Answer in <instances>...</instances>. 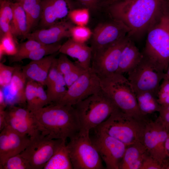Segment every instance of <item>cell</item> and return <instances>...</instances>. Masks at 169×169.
<instances>
[{"label":"cell","instance_id":"1","mask_svg":"<svg viewBox=\"0 0 169 169\" xmlns=\"http://www.w3.org/2000/svg\"><path fill=\"white\" fill-rule=\"evenodd\" d=\"M166 4V0H125L112 3L106 9L109 16L128 28L127 36L135 41L146 35Z\"/></svg>","mask_w":169,"mask_h":169},{"label":"cell","instance_id":"2","mask_svg":"<svg viewBox=\"0 0 169 169\" xmlns=\"http://www.w3.org/2000/svg\"><path fill=\"white\" fill-rule=\"evenodd\" d=\"M30 111L40 134L48 139L66 141L80 131L79 120L74 106L53 103Z\"/></svg>","mask_w":169,"mask_h":169},{"label":"cell","instance_id":"3","mask_svg":"<svg viewBox=\"0 0 169 169\" xmlns=\"http://www.w3.org/2000/svg\"><path fill=\"white\" fill-rule=\"evenodd\" d=\"M142 53L160 72L169 65V13L166 7L148 31Z\"/></svg>","mask_w":169,"mask_h":169},{"label":"cell","instance_id":"4","mask_svg":"<svg viewBox=\"0 0 169 169\" xmlns=\"http://www.w3.org/2000/svg\"><path fill=\"white\" fill-rule=\"evenodd\" d=\"M78 115L80 131L90 133L118 108L101 89L73 106Z\"/></svg>","mask_w":169,"mask_h":169},{"label":"cell","instance_id":"5","mask_svg":"<svg viewBox=\"0 0 169 169\" xmlns=\"http://www.w3.org/2000/svg\"><path fill=\"white\" fill-rule=\"evenodd\" d=\"M99 79L101 89L118 108L138 119L147 121L139 109L134 90L123 74L115 73Z\"/></svg>","mask_w":169,"mask_h":169},{"label":"cell","instance_id":"6","mask_svg":"<svg viewBox=\"0 0 169 169\" xmlns=\"http://www.w3.org/2000/svg\"><path fill=\"white\" fill-rule=\"evenodd\" d=\"M147 121L135 118L117 108L105 120L95 128L120 141L127 146L137 142L143 143Z\"/></svg>","mask_w":169,"mask_h":169},{"label":"cell","instance_id":"7","mask_svg":"<svg viewBox=\"0 0 169 169\" xmlns=\"http://www.w3.org/2000/svg\"><path fill=\"white\" fill-rule=\"evenodd\" d=\"M74 169H102V159L92 144L90 133L80 131L66 145Z\"/></svg>","mask_w":169,"mask_h":169},{"label":"cell","instance_id":"8","mask_svg":"<svg viewBox=\"0 0 169 169\" xmlns=\"http://www.w3.org/2000/svg\"><path fill=\"white\" fill-rule=\"evenodd\" d=\"M164 73L143 55L138 64L128 73V79L135 94L151 91L158 95Z\"/></svg>","mask_w":169,"mask_h":169},{"label":"cell","instance_id":"9","mask_svg":"<svg viewBox=\"0 0 169 169\" xmlns=\"http://www.w3.org/2000/svg\"><path fill=\"white\" fill-rule=\"evenodd\" d=\"M129 39L127 35L107 47L92 53L90 68L99 78L116 72L121 53Z\"/></svg>","mask_w":169,"mask_h":169},{"label":"cell","instance_id":"10","mask_svg":"<svg viewBox=\"0 0 169 169\" xmlns=\"http://www.w3.org/2000/svg\"><path fill=\"white\" fill-rule=\"evenodd\" d=\"M95 129L92 142L105 162L107 169H119L127 146L105 132Z\"/></svg>","mask_w":169,"mask_h":169},{"label":"cell","instance_id":"11","mask_svg":"<svg viewBox=\"0 0 169 169\" xmlns=\"http://www.w3.org/2000/svg\"><path fill=\"white\" fill-rule=\"evenodd\" d=\"M30 138L29 145L20 154L28 161L32 169H44L63 141L48 139L40 133Z\"/></svg>","mask_w":169,"mask_h":169},{"label":"cell","instance_id":"12","mask_svg":"<svg viewBox=\"0 0 169 169\" xmlns=\"http://www.w3.org/2000/svg\"><path fill=\"white\" fill-rule=\"evenodd\" d=\"M101 89L99 78L90 68L67 89L64 96L56 103L73 106Z\"/></svg>","mask_w":169,"mask_h":169},{"label":"cell","instance_id":"13","mask_svg":"<svg viewBox=\"0 0 169 169\" xmlns=\"http://www.w3.org/2000/svg\"><path fill=\"white\" fill-rule=\"evenodd\" d=\"M168 132L158 118L155 121H148L144 131L143 144L149 155L157 161L165 169L169 162L165 144Z\"/></svg>","mask_w":169,"mask_h":169},{"label":"cell","instance_id":"14","mask_svg":"<svg viewBox=\"0 0 169 169\" xmlns=\"http://www.w3.org/2000/svg\"><path fill=\"white\" fill-rule=\"evenodd\" d=\"M129 31L122 23L111 17L110 20L99 23L94 29L91 37L90 47L92 53L125 37Z\"/></svg>","mask_w":169,"mask_h":169},{"label":"cell","instance_id":"15","mask_svg":"<svg viewBox=\"0 0 169 169\" xmlns=\"http://www.w3.org/2000/svg\"><path fill=\"white\" fill-rule=\"evenodd\" d=\"M6 111L7 125L13 129L30 137L40 133L32 114L27 108L13 105Z\"/></svg>","mask_w":169,"mask_h":169},{"label":"cell","instance_id":"16","mask_svg":"<svg viewBox=\"0 0 169 169\" xmlns=\"http://www.w3.org/2000/svg\"><path fill=\"white\" fill-rule=\"evenodd\" d=\"M40 25L48 28L64 20L70 11L74 9L71 0H42Z\"/></svg>","mask_w":169,"mask_h":169},{"label":"cell","instance_id":"17","mask_svg":"<svg viewBox=\"0 0 169 169\" xmlns=\"http://www.w3.org/2000/svg\"><path fill=\"white\" fill-rule=\"evenodd\" d=\"M74 26L71 22L64 20L49 28L29 33L24 37L45 45L57 43L63 38L71 37V30Z\"/></svg>","mask_w":169,"mask_h":169},{"label":"cell","instance_id":"18","mask_svg":"<svg viewBox=\"0 0 169 169\" xmlns=\"http://www.w3.org/2000/svg\"><path fill=\"white\" fill-rule=\"evenodd\" d=\"M27 80L21 69L16 67L10 84L6 87L1 88L7 105L12 106L15 104H23L26 103L25 89Z\"/></svg>","mask_w":169,"mask_h":169},{"label":"cell","instance_id":"19","mask_svg":"<svg viewBox=\"0 0 169 169\" xmlns=\"http://www.w3.org/2000/svg\"><path fill=\"white\" fill-rule=\"evenodd\" d=\"M59 52L76 59L75 63L84 70L90 68L92 50L85 43L77 42L70 38L61 45Z\"/></svg>","mask_w":169,"mask_h":169},{"label":"cell","instance_id":"20","mask_svg":"<svg viewBox=\"0 0 169 169\" xmlns=\"http://www.w3.org/2000/svg\"><path fill=\"white\" fill-rule=\"evenodd\" d=\"M55 54L48 55L39 60H32L22 67V71L27 79L45 85L49 70L55 58Z\"/></svg>","mask_w":169,"mask_h":169},{"label":"cell","instance_id":"21","mask_svg":"<svg viewBox=\"0 0 169 169\" xmlns=\"http://www.w3.org/2000/svg\"><path fill=\"white\" fill-rule=\"evenodd\" d=\"M148 155L147 148L142 142H137L128 146L119 169H140L144 160Z\"/></svg>","mask_w":169,"mask_h":169},{"label":"cell","instance_id":"22","mask_svg":"<svg viewBox=\"0 0 169 169\" xmlns=\"http://www.w3.org/2000/svg\"><path fill=\"white\" fill-rule=\"evenodd\" d=\"M143 57L134 41L129 38L121 53L118 68L116 73L123 74L135 67Z\"/></svg>","mask_w":169,"mask_h":169},{"label":"cell","instance_id":"23","mask_svg":"<svg viewBox=\"0 0 169 169\" xmlns=\"http://www.w3.org/2000/svg\"><path fill=\"white\" fill-rule=\"evenodd\" d=\"M60 54L57 59V67L59 71L63 76L68 88L85 70L75 63L72 62L66 55Z\"/></svg>","mask_w":169,"mask_h":169},{"label":"cell","instance_id":"24","mask_svg":"<svg viewBox=\"0 0 169 169\" xmlns=\"http://www.w3.org/2000/svg\"><path fill=\"white\" fill-rule=\"evenodd\" d=\"M66 141H63L44 169H73Z\"/></svg>","mask_w":169,"mask_h":169},{"label":"cell","instance_id":"25","mask_svg":"<svg viewBox=\"0 0 169 169\" xmlns=\"http://www.w3.org/2000/svg\"><path fill=\"white\" fill-rule=\"evenodd\" d=\"M10 2L13 11V17L10 24L11 32L13 35H22L25 37L28 33L25 13L19 3Z\"/></svg>","mask_w":169,"mask_h":169},{"label":"cell","instance_id":"26","mask_svg":"<svg viewBox=\"0 0 169 169\" xmlns=\"http://www.w3.org/2000/svg\"><path fill=\"white\" fill-rule=\"evenodd\" d=\"M5 127L8 137V158L21 153L28 146L30 140L28 136L18 132L9 126Z\"/></svg>","mask_w":169,"mask_h":169},{"label":"cell","instance_id":"27","mask_svg":"<svg viewBox=\"0 0 169 169\" xmlns=\"http://www.w3.org/2000/svg\"><path fill=\"white\" fill-rule=\"evenodd\" d=\"M139 109L145 116L159 112L161 105L157 100V95L152 92L146 91L135 94Z\"/></svg>","mask_w":169,"mask_h":169},{"label":"cell","instance_id":"28","mask_svg":"<svg viewBox=\"0 0 169 169\" xmlns=\"http://www.w3.org/2000/svg\"><path fill=\"white\" fill-rule=\"evenodd\" d=\"M41 1L42 0H23L19 2L26 14L28 33H30L32 28L40 19L42 13Z\"/></svg>","mask_w":169,"mask_h":169},{"label":"cell","instance_id":"29","mask_svg":"<svg viewBox=\"0 0 169 169\" xmlns=\"http://www.w3.org/2000/svg\"><path fill=\"white\" fill-rule=\"evenodd\" d=\"M61 45L59 43L44 45L37 49L27 53L18 56H12L11 62H18L25 59H29L32 60L40 59L47 55L59 52Z\"/></svg>","mask_w":169,"mask_h":169},{"label":"cell","instance_id":"30","mask_svg":"<svg viewBox=\"0 0 169 169\" xmlns=\"http://www.w3.org/2000/svg\"><path fill=\"white\" fill-rule=\"evenodd\" d=\"M13 17L11 2L0 0V28L1 36L11 31L10 24Z\"/></svg>","mask_w":169,"mask_h":169},{"label":"cell","instance_id":"31","mask_svg":"<svg viewBox=\"0 0 169 169\" xmlns=\"http://www.w3.org/2000/svg\"><path fill=\"white\" fill-rule=\"evenodd\" d=\"M67 89L63 76L61 74L57 79L47 88L46 92L50 103H57L65 95Z\"/></svg>","mask_w":169,"mask_h":169},{"label":"cell","instance_id":"32","mask_svg":"<svg viewBox=\"0 0 169 169\" xmlns=\"http://www.w3.org/2000/svg\"><path fill=\"white\" fill-rule=\"evenodd\" d=\"M16 46L13 38V35L11 32L1 36L0 42V58L6 54L13 56L17 53Z\"/></svg>","mask_w":169,"mask_h":169},{"label":"cell","instance_id":"33","mask_svg":"<svg viewBox=\"0 0 169 169\" xmlns=\"http://www.w3.org/2000/svg\"><path fill=\"white\" fill-rule=\"evenodd\" d=\"M38 83L28 80L25 89L27 108L30 111L37 109V92Z\"/></svg>","mask_w":169,"mask_h":169},{"label":"cell","instance_id":"34","mask_svg":"<svg viewBox=\"0 0 169 169\" xmlns=\"http://www.w3.org/2000/svg\"><path fill=\"white\" fill-rule=\"evenodd\" d=\"M90 10L86 8L73 9L68 15L71 22L78 26H85L89 22Z\"/></svg>","mask_w":169,"mask_h":169},{"label":"cell","instance_id":"35","mask_svg":"<svg viewBox=\"0 0 169 169\" xmlns=\"http://www.w3.org/2000/svg\"><path fill=\"white\" fill-rule=\"evenodd\" d=\"M0 169H32V168L28 161L20 154L8 158Z\"/></svg>","mask_w":169,"mask_h":169},{"label":"cell","instance_id":"36","mask_svg":"<svg viewBox=\"0 0 169 169\" xmlns=\"http://www.w3.org/2000/svg\"><path fill=\"white\" fill-rule=\"evenodd\" d=\"M93 32L85 26H74L71 30V37L78 42L85 43L92 37Z\"/></svg>","mask_w":169,"mask_h":169},{"label":"cell","instance_id":"37","mask_svg":"<svg viewBox=\"0 0 169 169\" xmlns=\"http://www.w3.org/2000/svg\"><path fill=\"white\" fill-rule=\"evenodd\" d=\"M8 137L5 127L0 134V168L8 158Z\"/></svg>","mask_w":169,"mask_h":169},{"label":"cell","instance_id":"38","mask_svg":"<svg viewBox=\"0 0 169 169\" xmlns=\"http://www.w3.org/2000/svg\"><path fill=\"white\" fill-rule=\"evenodd\" d=\"M16 67H12L0 63V85L3 88L10 83Z\"/></svg>","mask_w":169,"mask_h":169},{"label":"cell","instance_id":"39","mask_svg":"<svg viewBox=\"0 0 169 169\" xmlns=\"http://www.w3.org/2000/svg\"><path fill=\"white\" fill-rule=\"evenodd\" d=\"M44 45L34 40L28 39L26 41L17 46V53L13 56H18L27 53L37 49Z\"/></svg>","mask_w":169,"mask_h":169},{"label":"cell","instance_id":"40","mask_svg":"<svg viewBox=\"0 0 169 169\" xmlns=\"http://www.w3.org/2000/svg\"><path fill=\"white\" fill-rule=\"evenodd\" d=\"M84 8L90 10L96 11L102 8L106 9L109 0H75Z\"/></svg>","mask_w":169,"mask_h":169},{"label":"cell","instance_id":"41","mask_svg":"<svg viewBox=\"0 0 169 169\" xmlns=\"http://www.w3.org/2000/svg\"><path fill=\"white\" fill-rule=\"evenodd\" d=\"M61 74L58 70L56 58L54 60L49 70L45 82L47 88L49 87Z\"/></svg>","mask_w":169,"mask_h":169},{"label":"cell","instance_id":"42","mask_svg":"<svg viewBox=\"0 0 169 169\" xmlns=\"http://www.w3.org/2000/svg\"><path fill=\"white\" fill-rule=\"evenodd\" d=\"M43 85L38 83L37 92V109L44 107L50 104L47 92L45 91Z\"/></svg>","mask_w":169,"mask_h":169},{"label":"cell","instance_id":"43","mask_svg":"<svg viewBox=\"0 0 169 169\" xmlns=\"http://www.w3.org/2000/svg\"><path fill=\"white\" fill-rule=\"evenodd\" d=\"M140 169H164L163 166L149 154L144 160Z\"/></svg>","mask_w":169,"mask_h":169},{"label":"cell","instance_id":"44","mask_svg":"<svg viewBox=\"0 0 169 169\" xmlns=\"http://www.w3.org/2000/svg\"><path fill=\"white\" fill-rule=\"evenodd\" d=\"M157 100L160 105L169 104V93L158 92Z\"/></svg>","mask_w":169,"mask_h":169},{"label":"cell","instance_id":"45","mask_svg":"<svg viewBox=\"0 0 169 169\" xmlns=\"http://www.w3.org/2000/svg\"><path fill=\"white\" fill-rule=\"evenodd\" d=\"M7 126L6 120V111L5 110H0V131H1Z\"/></svg>","mask_w":169,"mask_h":169},{"label":"cell","instance_id":"46","mask_svg":"<svg viewBox=\"0 0 169 169\" xmlns=\"http://www.w3.org/2000/svg\"><path fill=\"white\" fill-rule=\"evenodd\" d=\"M160 85L158 92L169 93V79H163Z\"/></svg>","mask_w":169,"mask_h":169},{"label":"cell","instance_id":"47","mask_svg":"<svg viewBox=\"0 0 169 169\" xmlns=\"http://www.w3.org/2000/svg\"><path fill=\"white\" fill-rule=\"evenodd\" d=\"M7 105L6 104L5 96L3 91L2 88L0 89V110H5Z\"/></svg>","mask_w":169,"mask_h":169},{"label":"cell","instance_id":"48","mask_svg":"<svg viewBox=\"0 0 169 169\" xmlns=\"http://www.w3.org/2000/svg\"><path fill=\"white\" fill-rule=\"evenodd\" d=\"M165 148L167 155L169 157V132H168V136L166 141Z\"/></svg>","mask_w":169,"mask_h":169},{"label":"cell","instance_id":"49","mask_svg":"<svg viewBox=\"0 0 169 169\" xmlns=\"http://www.w3.org/2000/svg\"><path fill=\"white\" fill-rule=\"evenodd\" d=\"M159 110L169 112V104L161 105Z\"/></svg>","mask_w":169,"mask_h":169},{"label":"cell","instance_id":"50","mask_svg":"<svg viewBox=\"0 0 169 169\" xmlns=\"http://www.w3.org/2000/svg\"><path fill=\"white\" fill-rule=\"evenodd\" d=\"M163 79H169V65L166 71L164 73Z\"/></svg>","mask_w":169,"mask_h":169},{"label":"cell","instance_id":"51","mask_svg":"<svg viewBox=\"0 0 169 169\" xmlns=\"http://www.w3.org/2000/svg\"><path fill=\"white\" fill-rule=\"evenodd\" d=\"M125 0H109L108 3V5L110 4L118 1H123Z\"/></svg>","mask_w":169,"mask_h":169},{"label":"cell","instance_id":"52","mask_svg":"<svg viewBox=\"0 0 169 169\" xmlns=\"http://www.w3.org/2000/svg\"><path fill=\"white\" fill-rule=\"evenodd\" d=\"M166 10L169 13V0H166Z\"/></svg>","mask_w":169,"mask_h":169},{"label":"cell","instance_id":"53","mask_svg":"<svg viewBox=\"0 0 169 169\" xmlns=\"http://www.w3.org/2000/svg\"><path fill=\"white\" fill-rule=\"evenodd\" d=\"M13 2L19 3L23 0H8Z\"/></svg>","mask_w":169,"mask_h":169},{"label":"cell","instance_id":"54","mask_svg":"<svg viewBox=\"0 0 169 169\" xmlns=\"http://www.w3.org/2000/svg\"><path fill=\"white\" fill-rule=\"evenodd\" d=\"M166 169H169V162L167 164Z\"/></svg>","mask_w":169,"mask_h":169},{"label":"cell","instance_id":"55","mask_svg":"<svg viewBox=\"0 0 169 169\" xmlns=\"http://www.w3.org/2000/svg\"><path fill=\"white\" fill-rule=\"evenodd\" d=\"M168 132H169V131Z\"/></svg>","mask_w":169,"mask_h":169}]
</instances>
